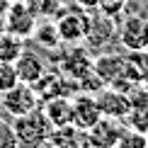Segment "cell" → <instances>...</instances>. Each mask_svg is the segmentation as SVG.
<instances>
[{
  "mask_svg": "<svg viewBox=\"0 0 148 148\" xmlns=\"http://www.w3.org/2000/svg\"><path fill=\"white\" fill-rule=\"evenodd\" d=\"M12 131H15L17 146H44V143H49V136H51L53 126L46 119L44 109L34 107L32 112H27L22 116H15Z\"/></svg>",
  "mask_w": 148,
  "mask_h": 148,
  "instance_id": "cell-1",
  "label": "cell"
},
{
  "mask_svg": "<svg viewBox=\"0 0 148 148\" xmlns=\"http://www.w3.org/2000/svg\"><path fill=\"white\" fill-rule=\"evenodd\" d=\"M56 29H58V36L63 44H71L75 46L80 41H85V34L90 29V12L78 8H63L56 20Z\"/></svg>",
  "mask_w": 148,
  "mask_h": 148,
  "instance_id": "cell-2",
  "label": "cell"
},
{
  "mask_svg": "<svg viewBox=\"0 0 148 148\" xmlns=\"http://www.w3.org/2000/svg\"><path fill=\"white\" fill-rule=\"evenodd\" d=\"M0 107L15 119V116H22V114L32 112L34 107H39V97H36V92L29 83H22L20 80L10 90L0 92Z\"/></svg>",
  "mask_w": 148,
  "mask_h": 148,
  "instance_id": "cell-3",
  "label": "cell"
},
{
  "mask_svg": "<svg viewBox=\"0 0 148 148\" xmlns=\"http://www.w3.org/2000/svg\"><path fill=\"white\" fill-rule=\"evenodd\" d=\"M36 15H34V8H29L27 3L22 0H15L12 5H8V12H5V29L12 34H20L22 39L34 34L36 29Z\"/></svg>",
  "mask_w": 148,
  "mask_h": 148,
  "instance_id": "cell-4",
  "label": "cell"
},
{
  "mask_svg": "<svg viewBox=\"0 0 148 148\" xmlns=\"http://www.w3.org/2000/svg\"><path fill=\"white\" fill-rule=\"evenodd\" d=\"M71 102H73V126H78L80 131H88V129H92L102 119L95 92L80 90L75 97H71Z\"/></svg>",
  "mask_w": 148,
  "mask_h": 148,
  "instance_id": "cell-5",
  "label": "cell"
},
{
  "mask_svg": "<svg viewBox=\"0 0 148 148\" xmlns=\"http://www.w3.org/2000/svg\"><path fill=\"white\" fill-rule=\"evenodd\" d=\"M95 97H97L102 116H109V119H121L124 121V116L131 109V95L121 92V90H114L109 85H104L100 92H95Z\"/></svg>",
  "mask_w": 148,
  "mask_h": 148,
  "instance_id": "cell-6",
  "label": "cell"
},
{
  "mask_svg": "<svg viewBox=\"0 0 148 148\" xmlns=\"http://www.w3.org/2000/svg\"><path fill=\"white\" fill-rule=\"evenodd\" d=\"M146 32H148V17L141 15H129L121 27H116V34H119V44L126 49V51H134V49H143L146 44Z\"/></svg>",
  "mask_w": 148,
  "mask_h": 148,
  "instance_id": "cell-7",
  "label": "cell"
},
{
  "mask_svg": "<svg viewBox=\"0 0 148 148\" xmlns=\"http://www.w3.org/2000/svg\"><path fill=\"white\" fill-rule=\"evenodd\" d=\"M124 124L121 119H109V116H102L92 129H88V146H100V148H112L116 146L119 136L124 134Z\"/></svg>",
  "mask_w": 148,
  "mask_h": 148,
  "instance_id": "cell-8",
  "label": "cell"
},
{
  "mask_svg": "<svg viewBox=\"0 0 148 148\" xmlns=\"http://www.w3.org/2000/svg\"><path fill=\"white\" fill-rule=\"evenodd\" d=\"M124 75L136 88L148 85V49H134L124 53Z\"/></svg>",
  "mask_w": 148,
  "mask_h": 148,
  "instance_id": "cell-9",
  "label": "cell"
},
{
  "mask_svg": "<svg viewBox=\"0 0 148 148\" xmlns=\"http://www.w3.org/2000/svg\"><path fill=\"white\" fill-rule=\"evenodd\" d=\"M41 109H44L46 119L51 121L53 129L73 124V102H71V97H66V95H53V97H49V100H44Z\"/></svg>",
  "mask_w": 148,
  "mask_h": 148,
  "instance_id": "cell-10",
  "label": "cell"
},
{
  "mask_svg": "<svg viewBox=\"0 0 148 148\" xmlns=\"http://www.w3.org/2000/svg\"><path fill=\"white\" fill-rule=\"evenodd\" d=\"M114 32H116V24L112 22L109 15H104V12H100V17L90 15V29L85 34V41H88L90 49H104Z\"/></svg>",
  "mask_w": 148,
  "mask_h": 148,
  "instance_id": "cell-11",
  "label": "cell"
},
{
  "mask_svg": "<svg viewBox=\"0 0 148 148\" xmlns=\"http://www.w3.org/2000/svg\"><path fill=\"white\" fill-rule=\"evenodd\" d=\"M92 71L100 75L104 85H112L114 80L124 78V56L119 53H102L100 58H92Z\"/></svg>",
  "mask_w": 148,
  "mask_h": 148,
  "instance_id": "cell-12",
  "label": "cell"
},
{
  "mask_svg": "<svg viewBox=\"0 0 148 148\" xmlns=\"http://www.w3.org/2000/svg\"><path fill=\"white\" fill-rule=\"evenodd\" d=\"M15 71H17V78H20L22 83L34 85L36 80L46 73V63L41 61V56H36L32 51H22L20 58L15 61Z\"/></svg>",
  "mask_w": 148,
  "mask_h": 148,
  "instance_id": "cell-13",
  "label": "cell"
},
{
  "mask_svg": "<svg viewBox=\"0 0 148 148\" xmlns=\"http://www.w3.org/2000/svg\"><path fill=\"white\" fill-rule=\"evenodd\" d=\"M92 71V56L88 51H85V49H71L68 53H66L63 56V75L66 78H71V80H78L85 75V73H90Z\"/></svg>",
  "mask_w": 148,
  "mask_h": 148,
  "instance_id": "cell-14",
  "label": "cell"
},
{
  "mask_svg": "<svg viewBox=\"0 0 148 148\" xmlns=\"http://www.w3.org/2000/svg\"><path fill=\"white\" fill-rule=\"evenodd\" d=\"M24 51V39L12 32H0V63H15Z\"/></svg>",
  "mask_w": 148,
  "mask_h": 148,
  "instance_id": "cell-15",
  "label": "cell"
},
{
  "mask_svg": "<svg viewBox=\"0 0 148 148\" xmlns=\"http://www.w3.org/2000/svg\"><path fill=\"white\" fill-rule=\"evenodd\" d=\"M124 124L129 129H136L141 134H148V104L143 102H131V109L124 116Z\"/></svg>",
  "mask_w": 148,
  "mask_h": 148,
  "instance_id": "cell-16",
  "label": "cell"
},
{
  "mask_svg": "<svg viewBox=\"0 0 148 148\" xmlns=\"http://www.w3.org/2000/svg\"><path fill=\"white\" fill-rule=\"evenodd\" d=\"M34 36L44 49H56L61 44V36H58V29H56V22H44V24H36L34 29Z\"/></svg>",
  "mask_w": 148,
  "mask_h": 148,
  "instance_id": "cell-17",
  "label": "cell"
},
{
  "mask_svg": "<svg viewBox=\"0 0 148 148\" xmlns=\"http://www.w3.org/2000/svg\"><path fill=\"white\" fill-rule=\"evenodd\" d=\"M116 146L119 148H146L148 146V134H141L136 129H124V134L119 136L116 141Z\"/></svg>",
  "mask_w": 148,
  "mask_h": 148,
  "instance_id": "cell-18",
  "label": "cell"
},
{
  "mask_svg": "<svg viewBox=\"0 0 148 148\" xmlns=\"http://www.w3.org/2000/svg\"><path fill=\"white\" fill-rule=\"evenodd\" d=\"M20 83L17 78V71H15V63H0V92L10 90L12 85Z\"/></svg>",
  "mask_w": 148,
  "mask_h": 148,
  "instance_id": "cell-19",
  "label": "cell"
},
{
  "mask_svg": "<svg viewBox=\"0 0 148 148\" xmlns=\"http://www.w3.org/2000/svg\"><path fill=\"white\" fill-rule=\"evenodd\" d=\"M124 5H126V0H100V12H104V15H109V17H114V15H119L121 10H124Z\"/></svg>",
  "mask_w": 148,
  "mask_h": 148,
  "instance_id": "cell-20",
  "label": "cell"
},
{
  "mask_svg": "<svg viewBox=\"0 0 148 148\" xmlns=\"http://www.w3.org/2000/svg\"><path fill=\"white\" fill-rule=\"evenodd\" d=\"M10 146H17V138H15V131H12V124L0 121V148H10Z\"/></svg>",
  "mask_w": 148,
  "mask_h": 148,
  "instance_id": "cell-21",
  "label": "cell"
},
{
  "mask_svg": "<svg viewBox=\"0 0 148 148\" xmlns=\"http://www.w3.org/2000/svg\"><path fill=\"white\" fill-rule=\"evenodd\" d=\"M75 3H78L83 10H88V12H92V10L100 8V0H75Z\"/></svg>",
  "mask_w": 148,
  "mask_h": 148,
  "instance_id": "cell-22",
  "label": "cell"
},
{
  "mask_svg": "<svg viewBox=\"0 0 148 148\" xmlns=\"http://www.w3.org/2000/svg\"><path fill=\"white\" fill-rule=\"evenodd\" d=\"M143 49H148V32H146V44H143Z\"/></svg>",
  "mask_w": 148,
  "mask_h": 148,
  "instance_id": "cell-23",
  "label": "cell"
},
{
  "mask_svg": "<svg viewBox=\"0 0 148 148\" xmlns=\"http://www.w3.org/2000/svg\"><path fill=\"white\" fill-rule=\"evenodd\" d=\"M146 12H148V8H146Z\"/></svg>",
  "mask_w": 148,
  "mask_h": 148,
  "instance_id": "cell-24",
  "label": "cell"
}]
</instances>
